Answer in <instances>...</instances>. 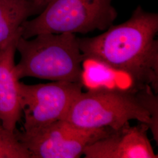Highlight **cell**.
I'll use <instances>...</instances> for the list:
<instances>
[{
  "label": "cell",
  "instance_id": "1",
  "mask_svg": "<svg viewBox=\"0 0 158 158\" xmlns=\"http://www.w3.org/2000/svg\"><path fill=\"white\" fill-rule=\"evenodd\" d=\"M158 14L138 6L126 22L104 33L78 38L84 60H90L126 74L132 87H150L158 92Z\"/></svg>",
  "mask_w": 158,
  "mask_h": 158
},
{
  "label": "cell",
  "instance_id": "2",
  "mask_svg": "<svg viewBox=\"0 0 158 158\" xmlns=\"http://www.w3.org/2000/svg\"><path fill=\"white\" fill-rule=\"evenodd\" d=\"M64 119L83 128L114 130L136 120L148 126L158 143V94L150 87L82 91Z\"/></svg>",
  "mask_w": 158,
  "mask_h": 158
},
{
  "label": "cell",
  "instance_id": "3",
  "mask_svg": "<svg viewBox=\"0 0 158 158\" xmlns=\"http://www.w3.org/2000/svg\"><path fill=\"white\" fill-rule=\"evenodd\" d=\"M32 38L21 36L17 40L21 59L15 68L19 80L35 77L83 83L85 60L75 34H42Z\"/></svg>",
  "mask_w": 158,
  "mask_h": 158
},
{
  "label": "cell",
  "instance_id": "4",
  "mask_svg": "<svg viewBox=\"0 0 158 158\" xmlns=\"http://www.w3.org/2000/svg\"><path fill=\"white\" fill-rule=\"evenodd\" d=\"M113 0H50L45 9L21 25V37L42 34L80 33L104 31L112 25L117 12Z\"/></svg>",
  "mask_w": 158,
  "mask_h": 158
},
{
  "label": "cell",
  "instance_id": "5",
  "mask_svg": "<svg viewBox=\"0 0 158 158\" xmlns=\"http://www.w3.org/2000/svg\"><path fill=\"white\" fill-rule=\"evenodd\" d=\"M82 89L83 83L55 81L31 85L20 82L23 131L34 132L64 119Z\"/></svg>",
  "mask_w": 158,
  "mask_h": 158
},
{
  "label": "cell",
  "instance_id": "6",
  "mask_svg": "<svg viewBox=\"0 0 158 158\" xmlns=\"http://www.w3.org/2000/svg\"><path fill=\"white\" fill-rule=\"evenodd\" d=\"M111 130L83 128L62 119L34 132L17 129L15 133L28 151L31 158H79L86 147Z\"/></svg>",
  "mask_w": 158,
  "mask_h": 158
},
{
  "label": "cell",
  "instance_id": "7",
  "mask_svg": "<svg viewBox=\"0 0 158 158\" xmlns=\"http://www.w3.org/2000/svg\"><path fill=\"white\" fill-rule=\"evenodd\" d=\"M147 124L130 123L114 130L85 148V158H158L148 138Z\"/></svg>",
  "mask_w": 158,
  "mask_h": 158
},
{
  "label": "cell",
  "instance_id": "8",
  "mask_svg": "<svg viewBox=\"0 0 158 158\" xmlns=\"http://www.w3.org/2000/svg\"><path fill=\"white\" fill-rule=\"evenodd\" d=\"M21 36L0 51V123L12 132L17 130V124L23 116L20 81L15 63L17 40Z\"/></svg>",
  "mask_w": 158,
  "mask_h": 158
},
{
  "label": "cell",
  "instance_id": "9",
  "mask_svg": "<svg viewBox=\"0 0 158 158\" xmlns=\"http://www.w3.org/2000/svg\"><path fill=\"white\" fill-rule=\"evenodd\" d=\"M44 0H0V51L21 36V25L46 6Z\"/></svg>",
  "mask_w": 158,
  "mask_h": 158
},
{
  "label": "cell",
  "instance_id": "10",
  "mask_svg": "<svg viewBox=\"0 0 158 158\" xmlns=\"http://www.w3.org/2000/svg\"><path fill=\"white\" fill-rule=\"evenodd\" d=\"M0 158H31L27 149L14 132L6 129L0 123Z\"/></svg>",
  "mask_w": 158,
  "mask_h": 158
},
{
  "label": "cell",
  "instance_id": "11",
  "mask_svg": "<svg viewBox=\"0 0 158 158\" xmlns=\"http://www.w3.org/2000/svg\"><path fill=\"white\" fill-rule=\"evenodd\" d=\"M44 1H46V2H47L48 3V2H49V1H50V0H44Z\"/></svg>",
  "mask_w": 158,
  "mask_h": 158
}]
</instances>
